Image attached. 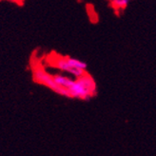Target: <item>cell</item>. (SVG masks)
<instances>
[{"label": "cell", "mask_w": 156, "mask_h": 156, "mask_svg": "<svg viewBox=\"0 0 156 156\" xmlns=\"http://www.w3.org/2000/svg\"><path fill=\"white\" fill-rule=\"evenodd\" d=\"M48 61L51 67L59 69L61 72H65L74 78L80 77L87 73V63L74 57L51 54Z\"/></svg>", "instance_id": "cell-1"}, {"label": "cell", "mask_w": 156, "mask_h": 156, "mask_svg": "<svg viewBox=\"0 0 156 156\" xmlns=\"http://www.w3.org/2000/svg\"><path fill=\"white\" fill-rule=\"evenodd\" d=\"M69 92L71 98L89 100L96 95V83L88 73H86L80 77L74 78L71 88L69 90Z\"/></svg>", "instance_id": "cell-2"}, {"label": "cell", "mask_w": 156, "mask_h": 156, "mask_svg": "<svg viewBox=\"0 0 156 156\" xmlns=\"http://www.w3.org/2000/svg\"><path fill=\"white\" fill-rule=\"evenodd\" d=\"M33 76H34V80L36 83L46 86V87H48L54 92L64 96V91L62 90L61 88L58 87L55 82H54L53 75L47 72L44 69V67H42L40 64H38L33 68Z\"/></svg>", "instance_id": "cell-3"}, {"label": "cell", "mask_w": 156, "mask_h": 156, "mask_svg": "<svg viewBox=\"0 0 156 156\" xmlns=\"http://www.w3.org/2000/svg\"><path fill=\"white\" fill-rule=\"evenodd\" d=\"M130 1L131 0H111V4L115 10H124Z\"/></svg>", "instance_id": "cell-4"}, {"label": "cell", "mask_w": 156, "mask_h": 156, "mask_svg": "<svg viewBox=\"0 0 156 156\" xmlns=\"http://www.w3.org/2000/svg\"><path fill=\"white\" fill-rule=\"evenodd\" d=\"M3 1H8V2H11L16 5H23L25 2V0H3Z\"/></svg>", "instance_id": "cell-5"}]
</instances>
